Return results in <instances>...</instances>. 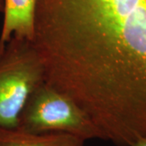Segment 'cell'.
<instances>
[{
    "instance_id": "6da1fadb",
    "label": "cell",
    "mask_w": 146,
    "mask_h": 146,
    "mask_svg": "<svg viewBox=\"0 0 146 146\" xmlns=\"http://www.w3.org/2000/svg\"><path fill=\"white\" fill-rule=\"evenodd\" d=\"M32 42L103 141L146 138V0H36Z\"/></svg>"
},
{
    "instance_id": "7a4b0ae2",
    "label": "cell",
    "mask_w": 146,
    "mask_h": 146,
    "mask_svg": "<svg viewBox=\"0 0 146 146\" xmlns=\"http://www.w3.org/2000/svg\"><path fill=\"white\" fill-rule=\"evenodd\" d=\"M44 82V65L33 42L11 37L0 51V127H18L29 96Z\"/></svg>"
},
{
    "instance_id": "3957f363",
    "label": "cell",
    "mask_w": 146,
    "mask_h": 146,
    "mask_svg": "<svg viewBox=\"0 0 146 146\" xmlns=\"http://www.w3.org/2000/svg\"><path fill=\"white\" fill-rule=\"evenodd\" d=\"M17 129L34 134L66 133L85 141L103 140L98 128L77 104L46 82L29 96Z\"/></svg>"
},
{
    "instance_id": "277c9868",
    "label": "cell",
    "mask_w": 146,
    "mask_h": 146,
    "mask_svg": "<svg viewBox=\"0 0 146 146\" xmlns=\"http://www.w3.org/2000/svg\"><path fill=\"white\" fill-rule=\"evenodd\" d=\"M36 2V0H4L0 51L12 36L33 40Z\"/></svg>"
},
{
    "instance_id": "5b68a950",
    "label": "cell",
    "mask_w": 146,
    "mask_h": 146,
    "mask_svg": "<svg viewBox=\"0 0 146 146\" xmlns=\"http://www.w3.org/2000/svg\"><path fill=\"white\" fill-rule=\"evenodd\" d=\"M83 139L66 133L34 134L0 127V146H84Z\"/></svg>"
},
{
    "instance_id": "8992f818",
    "label": "cell",
    "mask_w": 146,
    "mask_h": 146,
    "mask_svg": "<svg viewBox=\"0 0 146 146\" xmlns=\"http://www.w3.org/2000/svg\"><path fill=\"white\" fill-rule=\"evenodd\" d=\"M131 146H146V138H142L136 141Z\"/></svg>"
},
{
    "instance_id": "52a82bcc",
    "label": "cell",
    "mask_w": 146,
    "mask_h": 146,
    "mask_svg": "<svg viewBox=\"0 0 146 146\" xmlns=\"http://www.w3.org/2000/svg\"><path fill=\"white\" fill-rule=\"evenodd\" d=\"M3 7H4V0H0V12L3 11Z\"/></svg>"
}]
</instances>
